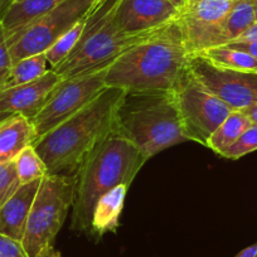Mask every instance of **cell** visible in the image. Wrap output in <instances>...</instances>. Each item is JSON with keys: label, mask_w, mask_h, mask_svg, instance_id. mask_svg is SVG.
I'll list each match as a JSON object with an SVG mask.
<instances>
[{"label": "cell", "mask_w": 257, "mask_h": 257, "mask_svg": "<svg viewBox=\"0 0 257 257\" xmlns=\"http://www.w3.org/2000/svg\"><path fill=\"white\" fill-rule=\"evenodd\" d=\"M126 91L107 86L95 100L33 144L48 175H73L87 155L116 132V110Z\"/></svg>", "instance_id": "obj_1"}, {"label": "cell", "mask_w": 257, "mask_h": 257, "mask_svg": "<svg viewBox=\"0 0 257 257\" xmlns=\"http://www.w3.org/2000/svg\"><path fill=\"white\" fill-rule=\"evenodd\" d=\"M189 52L177 21L121 53L108 66L106 85L125 91L173 90L187 68Z\"/></svg>", "instance_id": "obj_2"}, {"label": "cell", "mask_w": 257, "mask_h": 257, "mask_svg": "<svg viewBox=\"0 0 257 257\" xmlns=\"http://www.w3.org/2000/svg\"><path fill=\"white\" fill-rule=\"evenodd\" d=\"M147 162L142 152L117 132L102 140L76 173L72 228L90 232L93 208L98 199L117 185L130 187Z\"/></svg>", "instance_id": "obj_3"}, {"label": "cell", "mask_w": 257, "mask_h": 257, "mask_svg": "<svg viewBox=\"0 0 257 257\" xmlns=\"http://www.w3.org/2000/svg\"><path fill=\"white\" fill-rule=\"evenodd\" d=\"M116 132L147 160L188 142L173 90L126 91L116 110Z\"/></svg>", "instance_id": "obj_4"}, {"label": "cell", "mask_w": 257, "mask_h": 257, "mask_svg": "<svg viewBox=\"0 0 257 257\" xmlns=\"http://www.w3.org/2000/svg\"><path fill=\"white\" fill-rule=\"evenodd\" d=\"M113 8L115 0H103L88 14L75 49L53 68L62 80L106 67L126 49L154 33L126 34L121 32L113 21Z\"/></svg>", "instance_id": "obj_5"}, {"label": "cell", "mask_w": 257, "mask_h": 257, "mask_svg": "<svg viewBox=\"0 0 257 257\" xmlns=\"http://www.w3.org/2000/svg\"><path fill=\"white\" fill-rule=\"evenodd\" d=\"M76 177L47 175L34 198L22 246L28 257H36L44 247L53 244L57 233L73 207Z\"/></svg>", "instance_id": "obj_6"}, {"label": "cell", "mask_w": 257, "mask_h": 257, "mask_svg": "<svg viewBox=\"0 0 257 257\" xmlns=\"http://www.w3.org/2000/svg\"><path fill=\"white\" fill-rule=\"evenodd\" d=\"M103 0H64L28 26L7 34L12 66L21 59L44 53L59 37L85 19Z\"/></svg>", "instance_id": "obj_7"}, {"label": "cell", "mask_w": 257, "mask_h": 257, "mask_svg": "<svg viewBox=\"0 0 257 257\" xmlns=\"http://www.w3.org/2000/svg\"><path fill=\"white\" fill-rule=\"evenodd\" d=\"M173 92L188 142L207 147L209 137L233 110L207 90L193 76L188 66L180 75Z\"/></svg>", "instance_id": "obj_8"}, {"label": "cell", "mask_w": 257, "mask_h": 257, "mask_svg": "<svg viewBox=\"0 0 257 257\" xmlns=\"http://www.w3.org/2000/svg\"><path fill=\"white\" fill-rule=\"evenodd\" d=\"M108 66L62 80L46 105L32 120L37 140L86 107L107 87L105 77Z\"/></svg>", "instance_id": "obj_9"}, {"label": "cell", "mask_w": 257, "mask_h": 257, "mask_svg": "<svg viewBox=\"0 0 257 257\" xmlns=\"http://www.w3.org/2000/svg\"><path fill=\"white\" fill-rule=\"evenodd\" d=\"M188 68L233 111H243L257 103V73L221 67L198 53L190 54Z\"/></svg>", "instance_id": "obj_10"}, {"label": "cell", "mask_w": 257, "mask_h": 257, "mask_svg": "<svg viewBox=\"0 0 257 257\" xmlns=\"http://www.w3.org/2000/svg\"><path fill=\"white\" fill-rule=\"evenodd\" d=\"M234 0H187L178 24L189 54L223 46V24Z\"/></svg>", "instance_id": "obj_11"}, {"label": "cell", "mask_w": 257, "mask_h": 257, "mask_svg": "<svg viewBox=\"0 0 257 257\" xmlns=\"http://www.w3.org/2000/svg\"><path fill=\"white\" fill-rule=\"evenodd\" d=\"M179 9L169 0H115L113 21L126 34L155 32L177 21Z\"/></svg>", "instance_id": "obj_12"}, {"label": "cell", "mask_w": 257, "mask_h": 257, "mask_svg": "<svg viewBox=\"0 0 257 257\" xmlns=\"http://www.w3.org/2000/svg\"><path fill=\"white\" fill-rule=\"evenodd\" d=\"M61 82L62 78L53 70H49L38 80L0 90V111L18 113L32 121Z\"/></svg>", "instance_id": "obj_13"}, {"label": "cell", "mask_w": 257, "mask_h": 257, "mask_svg": "<svg viewBox=\"0 0 257 257\" xmlns=\"http://www.w3.org/2000/svg\"><path fill=\"white\" fill-rule=\"evenodd\" d=\"M42 180L22 184L13 196L0 207V234L22 242L34 198Z\"/></svg>", "instance_id": "obj_14"}, {"label": "cell", "mask_w": 257, "mask_h": 257, "mask_svg": "<svg viewBox=\"0 0 257 257\" xmlns=\"http://www.w3.org/2000/svg\"><path fill=\"white\" fill-rule=\"evenodd\" d=\"M37 142L33 122L14 113L0 122V164L14 162L26 148Z\"/></svg>", "instance_id": "obj_15"}, {"label": "cell", "mask_w": 257, "mask_h": 257, "mask_svg": "<svg viewBox=\"0 0 257 257\" xmlns=\"http://www.w3.org/2000/svg\"><path fill=\"white\" fill-rule=\"evenodd\" d=\"M127 190L128 185H117L98 199L93 208L90 233L100 238L108 232H116Z\"/></svg>", "instance_id": "obj_16"}, {"label": "cell", "mask_w": 257, "mask_h": 257, "mask_svg": "<svg viewBox=\"0 0 257 257\" xmlns=\"http://www.w3.org/2000/svg\"><path fill=\"white\" fill-rule=\"evenodd\" d=\"M64 0H21L11 2L0 14L6 34H11L56 8Z\"/></svg>", "instance_id": "obj_17"}, {"label": "cell", "mask_w": 257, "mask_h": 257, "mask_svg": "<svg viewBox=\"0 0 257 257\" xmlns=\"http://www.w3.org/2000/svg\"><path fill=\"white\" fill-rule=\"evenodd\" d=\"M252 125L249 118L242 111H232L228 117L218 126L216 132L209 137L207 142V148L214 153L222 155L226 153L229 147L237 142L246 128Z\"/></svg>", "instance_id": "obj_18"}, {"label": "cell", "mask_w": 257, "mask_h": 257, "mask_svg": "<svg viewBox=\"0 0 257 257\" xmlns=\"http://www.w3.org/2000/svg\"><path fill=\"white\" fill-rule=\"evenodd\" d=\"M198 54L209 59L217 66H221V67L257 73L256 57L247 53V52L239 51V49L231 48V47L227 46H218L204 49V51L199 52Z\"/></svg>", "instance_id": "obj_19"}, {"label": "cell", "mask_w": 257, "mask_h": 257, "mask_svg": "<svg viewBox=\"0 0 257 257\" xmlns=\"http://www.w3.org/2000/svg\"><path fill=\"white\" fill-rule=\"evenodd\" d=\"M48 71V62H47L44 53L27 57V58L21 59L12 66L8 77H7L6 82L3 83L0 90H7V88L16 87V86L36 81L46 75Z\"/></svg>", "instance_id": "obj_20"}, {"label": "cell", "mask_w": 257, "mask_h": 257, "mask_svg": "<svg viewBox=\"0 0 257 257\" xmlns=\"http://www.w3.org/2000/svg\"><path fill=\"white\" fill-rule=\"evenodd\" d=\"M254 23L252 0H234L223 24L224 44L236 41Z\"/></svg>", "instance_id": "obj_21"}, {"label": "cell", "mask_w": 257, "mask_h": 257, "mask_svg": "<svg viewBox=\"0 0 257 257\" xmlns=\"http://www.w3.org/2000/svg\"><path fill=\"white\" fill-rule=\"evenodd\" d=\"M87 17H86L85 19H82V21L78 22V23H76L70 31L66 32L62 37H59V38L57 39L46 52H44V56H46L47 62H48L49 70H53L56 66H58V64L61 63L73 49H75L76 44L78 43L81 36H82V32L83 28H85Z\"/></svg>", "instance_id": "obj_22"}, {"label": "cell", "mask_w": 257, "mask_h": 257, "mask_svg": "<svg viewBox=\"0 0 257 257\" xmlns=\"http://www.w3.org/2000/svg\"><path fill=\"white\" fill-rule=\"evenodd\" d=\"M17 173H18L19 180L22 184L34 182V180H42L48 175L46 164L41 155L37 153L33 145L26 148L18 157L16 158Z\"/></svg>", "instance_id": "obj_23"}, {"label": "cell", "mask_w": 257, "mask_h": 257, "mask_svg": "<svg viewBox=\"0 0 257 257\" xmlns=\"http://www.w3.org/2000/svg\"><path fill=\"white\" fill-rule=\"evenodd\" d=\"M257 150V125L252 123L248 128L244 130L243 134L237 139L232 147H229L226 150L222 157L227 159L237 160L244 155L249 154L252 152Z\"/></svg>", "instance_id": "obj_24"}, {"label": "cell", "mask_w": 257, "mask_h": 257, "mask_svg": "<svg viewBox=\"0 0 257 257\" xmlns=\"http://www.w3.org/2000/svg\"><path fill=\"white\" fill-rule=\"evenodd\" d=\"M21 185L16 162L0 164V207L13 196Z\"/></svg>", "instance_id": "obj_25"}, {"label": "cell", "mask_w": 257, "mask_h": 257, "mask_svg": "<svg viewBox=\"0 0 257 257\" xmlns=\"http://www.w3.org/2000/svg\"><path fill=\"white\" fill-rule=\"evenodd\" d=\"M0 257H28L22 242L0 234Z\"/></svg>", "instance_id": "obj_26"}, {"label": "cell", "mask_w": 257, "mask_h": 257, "mask_svg": "<svg viewBox=\"0 0 257 257\" xmlns=\"http://www.w3.org/2000/svg\"><path fill=\"white\" fill-rule=\"evenodd\" d=\"M2 14V13H0ZM12 68V58L9 53L7 34L0 22V72H8Z\"/></svg>", "instance_id": "obj_27"}, {"label": "cell", "mask_w": 257, "mask_h": 257, "mask_svg": "<svg viewBox=\"0 0 257 257\" xmlns=\"http://www.w3.org/2000/svg\"><path fill=\"white\" fill-rule=\"evenodd\" d=\"M231 48L239 49V51L247 52V53L252 54L253 57L257 58V42H248V43H241V42H231V43L224 44Z\"/></svg>", "instance_id": "obj_28"}, {"label": "cell", "mask_w": 257, "mask_h": 257, "mask_svg": "<svg viewBox=\"0 0 257 257\" xmlns=\"http://www.w3.org/2000/svg\"><path fill=\"white\" fill-rule=\"evenodd\" d=\"M233 42H241V43H248V42H257V23L253 26L249 27L239 38H237ZM231 43V42H229Z\"/></svg>", "instance_id": "obj_29"}, {"label": "cell", "mask_w": 257, "mask_h": 257, "mask_svg": "<svg viewBox=\"0 0 257 257\" xmlns=\"http://www.w3.org/2000/svg\"><path fill=\"white\" fill-rule=\"evenodd\" d=\"M36 257H62L61 253L57 251L56 248L53 247V244H49V246L44 247Z\"/></svg>", "instance_id": "obj_30"}, {"label": "cell", "mask_w": 257, "mask_h": 257, "mask_svg": "<svg viewBox=\"0 0 257 257\" xmlns=\"http://www.w3.org/2000/svg\"><path fill=\"white\" fill-rule=\"evenodd\" d=\"M242 112H243L244 115L249 118V121H251L252 123L257 125V103L256 105L251 106V107L246 108V110H243Z\"/></svg>", "instance_id": "obj_31"}, {"label": "cell", "mask_w": 257, "mask_h": 257, "mask_svg": "<svg viewBox=\"0 0 257 257\" xmlns=\"http://www.w3.org/2000/svg\"><path fill=\"white\" fill-rule=\"evenodd\" d=\"M256 252H257V243H254L242 249L236 257H254L256 256Z\"/></svg>", "instance_id": "obj_32"}, {"label": "cell", "mask_w": 257, "mask_h": 257, "mask_svg": "<svg viewBox=\"0 0 257 257\" xmlns=\"http://www.w3.org/2000/svg\"><path fill=\"white\" fill-rule=\"evenodd\" d=\"M169 2H170V3L174 4V6L177 7V8L180 11V9L184 7V4H185V2H187V0H169Z\"/></svg>", "instance_id": "obj_33"}, {"label": "cell", "mask_w": 257, "mask_h": 257, "mask_svg": "<svg viewBox=\"0 0 257 257\" xmlns=\"http://www.w3.org/2000/svg\"><path fill=\"white\" fill-rule=\"evenodd\" d=\"M8 73H9V71L8 72H0V88H2L3 83L6 82L7 77H8Z\"/></svg>", "instance_id": "obj_34"}, {"label": "cell", "mask_w": 257, "mask_h": 257, "mask_svg": "<svg viewBox=\"0 0 257 257\" xmlns=\"http://www.w3.org/2000/svg\"><path fill=\"white\" fill-rule=\"evenodd\" d=\"M12 0H0V13L6 9V7L11 3Z\"/></svg>", "instance_id": "obj_35"}, {"label": "cell", "mask_w": 257, "mask_h": 257, "mask_svg": "<svg viewBox=\"0 0 257 257\" xmlns=\"http://www.w3.org/2000/svg\"><path fill=\"white\" fill-rule=\"evenodd\" d=\"M14 115V113H8V112H3V111H0V122L3 120H6L7 117H9V116Z\"/></svg>", "instance_id": "obj_36"}, {"label": "cell", "mask_w": 257, "mask_h": 257, "mask_svg": "<svg viewBox=\"0 0 257 257\" xmlns=\"http://www.w3.org/2000/svg\"><path fill=\"white\" fill-rule=\"evenodd\" d=\"M252 6H253V13H254V22L257 23V0H252Z\"/></svg>", "instance_id": "obj_37"}, {"label": "cell", "mask_w": 257, "mask_h": 257, "mask_svg": "<svg viewBox=\"0 0 257 257\" xmlns=\"http://www.w3.org/2000/svg\"><path fill=\"white\" fill-rule=\"evenodd\" d=\"M12 2H21V0H12Z\"/></svg>", "instance_id": "obj_38"}, {"label": "cell", "mask_w": 257, "mask_h": 257, "mask_svg": "<svg viewBox=\"0 0 257 257\" xmlns=\"http://www.w3.org/2000/svg\"><path fill=\"white\" fill-rule=\"evenodd\" d=\"M254 257H257V252H256V256H254Z\"/></svg>", "instance_id": "obj_39"}]
</instances>
